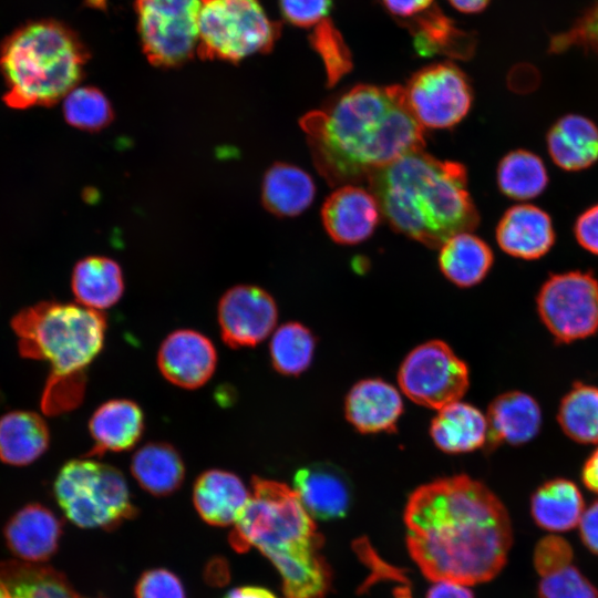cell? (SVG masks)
Listing matches in <instances>:
<instances>
[{
  "instance_id": "1",
  "label": "cell",
  "mask_w": 598,
  "mask_h": 598,
  "mask_svg": "<svg viewBox=\"0 0 598 598\" xmlns=\"http://www.w3.org/2000/svg\"><path fill=\"white\" fill-rule=\"evenodd\" d=\"M404 524L409 553L433 581H488L506 564L513 543L506 507L485 484L464 474L414 489Z\"/></svg>"
},
{
  "instance_id": "2",
  "label": "cell",
  "mask_w": 598,
  "mask_h": 598,
  "mask_svg": "<svg viewBox=\"0 0 598 598\" xmlns=\"http://www.w3.org/2000/svg\"><path fill=\"white\" fill-rule=\"evenodd\" d=\"M300 125L316 167L331 185L367 182L375 171L424 146L423 128L400 85H355L307 113Z\"/></svg>"
},
{
  "instance_id": "3",
  "label": "cell",
  "mask_w": 598,
  "mask_h": 598,
  "mask_svg": "<svg viewBox=\"0 0 598 598\" xmlns=\"http://www.w3.org/2000/svg\"><path fill=\"white\" fill-rule=\"evenodd\" d=\"M367 182L390 226L431 248L478 225L460 163L417 150L375 171Z\"/></svg>"
},
{
  "instance_id": "4",
  "label": "cell",
  "mask_w": 598,
  "mask_h": 598,
  "mask_svg": "<svg viewBox=\"0 0 598 598\" xmlns=\"http://www.w3.org/2000/svg\"><path fill=\"white\" fill-rule=\"evenodd\" d=\"M12 328L21 355L50 365L42 411L55 415L74 409L83 398L84 371L103 348L105 316L81 305L49 301L21 310Z\"/></svg>"
},
{
  "instance_id": "5",
  "label": "cell",
  "mask_w": 598,
  "mask_h": 598,
  "mask_svg": "<svg viewBox=\"0 0 598 598\" xmlns=\"http://www.w3.org/2000/svg\"><path fill=\"white\" fill-rule=\"evenodd\" d=\"M86 50L60 22L39 20L13 31L0 48L3 100L17 110L63 100L82 78Z\"/></svg>"
},
{
  "instance_id": "6",
  "label": "cell",
  "mask_w": 598,
  "mask_h": 598,
  "mask_svg": "<svg viewBox=\"0 0 598 598\" xmlns=\"http://www.w3.org/2000/svg\"><path fill=\"white\" fill-rule=\"evenodd\" d=\"M229 543L238 553L256 547L269 559L323 547V536L295 489L254 476L249 501L234 524Z\"/></svg>"
},
{
  "instance_id": "7",
  "label": "cell",
  "mask_w": 598,
  "mask_h": 598,
  "mask_svg": "<svg viewBox=\"0 0 598 598\" xmlns=\"http://www.w3.org/2000/svg\"><path fill=\"white\" fill-rule=\"evenodd\" d=\"M54 494L65 516L82 528H112L136 513L123 474L94 460L65 463Z\"/></svg>"
},
{
  "instance_id": "8",
  "label": "cell",
  "mask_w": 598,
  "mask_h": 598,
  "mask_svg": "<svg viewBox=\"0 0 598 598\" xmlns=\"http://www.w3.org/2000/svg\"><path fill=\"white\" fill-rule=\"evenodd\" d=\"M279 32L258 0H203L197 49L205 58L237 62L269 51Z\"/></svg>"
},
{
  "instance_id": "9",
  "label": "cell",
  "mask_w": 598,
  "mask_h": 598,
  "mask_svg": "<svg viewBox=\"0 0 598 598\" xmlns=\"http://www.w3.org/2000/svg\"><path fill=\"white\" fill-rule=\"evenodd\" d=\"M536 308L556 341L586 339L598 331V279L591 271L553 274L538 290Z\"/></svg>"
},
{
  "instance_id": "10",
  "label": "cell",
  "mask_w": 598,
  "mask_h": 598,
  "mask_svg": "<svg viewBox=\"0 0 598 598\" xmlns=\"http://www.w3.org/2000/svg\"><path fill=\"white\" fill-rule=\"evenodd\" d=\"M203 0H135L137 30L146 58L157 66H174L198 48Z\"/></svg>"
},
{
  "instance_id": "11",
  "label": "cell",
  "mask_w": 598,
  "mask_h": 598,
  "mask_svg": "<svg viewBox=\"0 0 598 598\" xmlns=\"http://www.w3.org/2000/svg\"><path fill=\"white\" fill-rule=\"evenodd\" d=\"M398 382L414 403L440 410L463 398L470 385V372L447 343L431 340L404 358Z\"/></svg>"
},
{
  "instance_id": "12",
  "label": "cell",
  "mask_w": 598,
  "mask_h": 598,
  "mask_svg": "<svg viewBox=\"0 0 598 598\" xmlns=\"http://www.w3.org/2000/svg\"><path fill=\"white\" fill-rule=\"evenodd\" d=\"M406 105L422 128H450L470 112L473 94L466 75L451 62L427 65L409 80Z\"/></svg>"
},
{
  "instance_id": "13",
  "label": "cell",
  "mask_w": 598,
  "mask_h": 598,
  "mask_svg": "<svg viewBox=\"0 0 598 598\" xmlns=\"http://www.w3.org/2000/svg\"><path fill=\"white\" fill-rule=\"evenodd\" d=\"M217 317L224 342L237 349L264 341L276 327L278 310L267 291L241 285L224 293Z\"/></svg>"
},
{
  "instance_id": "14",
  "label": "cell",
  "mask_w": 598,
  "mask_h": 598,
  "mask_svg": "<svg viewBox=\"0 0 598 598\" xmlns=\"http://www.w3.org/2000/svg\"><path fill=\"white\" fill-rule=\"evenodd\" d=\"M381 216L374 195L358 184L339 186L321 208V219L327 234L341 245H355L368 239Z\"/></svg>"
},
{
  "instance_id": "15",
  "label": "cell",
  "mask_w": 598,
  "mask_h": 598,
  "mask_svg": "<svg viewBox=\"0 0 598 598\" xmlns=\"http://www.w3.org/2000/svg\"><path fill=\"white\" fill-rule=\"evenodd\" d=\"M216 363L213 342L190 329L169 333L157 353V364L164 378L189 390L204 385L214 374Z\"/></svg>"
},
{
  "instance_id": "16",
  "label": "cell",
  "mask_w": 598,
  "mask_h": 598,
  "mask_svg": "<svg viewBox=\"0 0 598 598\" xmlns=\"http://www.w3.org/2000/svg\"><path fill=\"white\" fill-rule=\"evenodd\" d=\"M495 234L504 252L524 260L545 256L556 239L550 216L532 204L508 208L501 217Z\"/></svg>"
},
{
  "instance_id": "17",
  "label": "cell",
  "mask_w": 598,
  "mask_h": 598,
  "mask_svg": "<svg viewBox=\"0 0 598 598\" xmlns=\"http://www.w3.org/2000/svg\"><path fill=\"white\" fill-rule=\"evenodd\" d=\"M344 411L349 423L361 433L392 432L403 412V401L392 384L364 379L349 391Z\"/></svg>"
},
{
  "instance_id": "18",
  "label": "cell",
  "mask_w": 598,
  "mask_h": 598,
  "mask_svg": "<svg viewBox=\"0 0 598 598\" xmlns=\"http://www.w3.org/2000/svg\"><path fill=\"white\" fill-rule=\"evenodd\" d=\"M293 489L312 518H340L350 507V483L341 470L331 464L316 463L298 470Z\"/></svg>"
},
{
  "instance_id": "19",
  "label": "cell",
  "mask_w": 598,
  "mask_h": 598,
  "mask_svg": "<svg viewBox=\"0 0 598 598\" xmlns=\"http://www.w3.org/2000/svg\"><path fill=\"white\" fill-rule=\"evenodd\" d=\"M489 446L501 443L523 445L538 434L542 410L537 401L522 391H509L495 398L487 414Z\"/></svg>"
},
{
  "instance_id": "20",
  "label": "cell",
  "mask_w": 598,
  "mask_h": 598,
  "mask_svg": "<svg viewBox=\"0 0 598 598\" xmlns=\"http://www.w3.org/2000/svg\"><path fill=\"white\" fill-rule=\"evenodd\" d=\"M250 493L234 473L208 470L194 485L193 501L199 516L214 526L235 524L246 507Z\"/></svg>"
},
{
  "instance_id": "21",
  "label": "cell",
  "mask_w": 598,
  "mask_h": 598,
  "mask_svg": "<svg viewBox=\"0 0 598 598\" xmlns=\"http://www.w3.org/2000/svg\"><path fill=\"white\" fill-rule=\"evenodd\" d=\"M10 549L29 563L43 561L54 554L61 535V523L42 505L32 504L19 511L7 524Z\"/></svg>"
},
{
  "instance_id": "22",
  "label": "cell",
  "mask_w": 598,
  "mask_h": 598,
  "mask_svg": "<svg viewBox=\"0 0 598 598\" xmlns=\"http://www.w3.org/2000/svg\"><path fill=\"white\" fill-rule=\"evenodd\" d=\"M546 145L558 167L567 172L582 171L598 159V128L586 116L567 114L548 130Z\"/></svg>"
},
{
  "instance_id": "23",
  "label": "cell",
  "mask_w": 598,
  "mask_h": 598,
  "mask_svg": "<svg viewBox=\"0 0 598 598\" xmlns=\"http://www.w3.org/2000/svg\"><path fill=\"white\" fill-rule=\"evenodd\" d=\"M89 430L94 442L90 455L126 451L133 447L143 434V411L131 400L107 401L93 413Z\"/></svg>"
},
{
  "instance_id": "24",
  "label": "cell",
  "mask_w": 598,
  "mask_h": 598,
  "mask_svg": "<svg viewBox=\"0 0 598 598\" xmlns=\"http://www.w3.org/2000/svg\"><path fill=\"white\" fill-rule=\"evenodd\" d=\"M415 51L421 56L471 58L475 39L436 7L405 20Z\"/></svg>"
},
{
  "instance_id": "25",
  "label": "cell",
  "mask_w": 598,
  "mask_h": 598,
  "mask_svg": "<svg viewBox=\"0 0 598 598\" xmlns=\"http://www.w3.org/2000/svg\"><path fill=\"white\" fill-rule=\"evenodd\" d=\"M430 434L434 444L445 453L472 452L487 442V419L477 408L456 401L437 410Z\"/></svg>"
},
{
  "instance_id": "26",
  "label": "cell",
  "mask_w": 598,
  "mask_h": 598,
  "mask_svg": "<svg viewBox=\"0 0 598 598\" xmlns=\"http://www.w3.org/2000/svg\"><path fill=\"white\" fill-rule=\"evenodd\" d=\"M493 262L491 247L472 231L455 234L440 246L441 271L462 288L480 283L489 272Z\"/></svg>"
},
{
  "instance_id": "27",
  "label": "cell",
  "mask_w": 598,
  "mask_h": 598,
  "mask_svg": "<svg viewBox=\"0 0 598 598\" xmlns=\"http://www.w3.org/2000/svg\"><path fill=\"white\" fill-rule=\"evenodd\" d=\"M71 286L79 305L101 311L121 299L124 291L123 274L114 260L91 256L75 265Z\"/></svg>"
},
{
  "instance_id": "28",
  "label": "cell",
  "mask_w": 598,
  "mask_h": 598,
  "mask_svg": "<svg viewBox=\"0 0 598 598\" xmlns=\"http://www.w3.org/2000/svg\"><path fill=\"white\" fill-rule=\"evenodd\" d=\"M585 503L578 486L566 478L542 484L530 498L534 522L549 532H567L580 522Z\"/></svg>"
},
{
  "instance_id": "29",
  "label": "cell",
  "mask_w": 598,
  "mask_h": 598,
  "mask_svg": "<svg viewBox=\"0 0 598 598\" xmlns=\"http://www.w3.org/2000/svg\"><path fill=\"white\" fill-rule=\"evenodd\" d=\"M316 184L298 166L277 163L266 173L261 198L264 206L279 217H293L305 212L313 202Z\"/></svg>"
},
{
  "instance_id": "30",
  "label": "cell",
  "mask_w": 598,
  "mask_h": 598,
  "mask_svg": "<svg viewBox=\"0 0 598 598\" xmlns=\"http://www.w3.org/2000/svg\"><path fill=\"white\" fill-rule=\"evenodd\" d=\"M49 430L34 412L14 411L0 417V460L10 465H28L48 448Z\"/></svg>"
},
{
  "instance_id": "31",
  "label": "cell",
  "mask_w": 598,
  "mask_h": 598,
  "mask_svg": "<svg viewBox=\"0 0 598 598\" xmlns=\"http://www.w3.org/2000/svg\"><path fill=\"white\" fill-rule=\"evenodd\" d=\"M131 472L146 492L165 496L182 485L185 466L175 447L163 442H152L134 453Z\"/></svg>"
},
{
  "instance_id": "32",
  "label": "cell",
  "mask_w": 598,
  "mask_h": 598,
  "mask_svg": "<svg viewBox=\"0 0 598 598\" xmlns=\"http://www.w3.org/2000/svg\"><path fill=\"white\" fill-rule=\"evenodd\" d=\"M499 190L507 197L528 200L539 196L548 185V173L542 158L526 150L507 153L496 171Z\"/></svg>"
},
{
  "instance_id": "33",
  "label": "cell",
  "mask_w": 598,
  "mask_h": 598,
  "mask_svg": "<svg viewBox=\"0 0 598 598\" xmlns=\"http://www.w3.org/2000/svg\"><path fill=\"white\" fill-rule=\"evenodd\" d=\"M0 579L12 598H79L60 573L37 564L1 563Z\"/></svg>"
},
{
  "instance_id": "34",
  "label": "cell",
  "mask_w": 598,
  "mask_h": 598,
  "mask_svg": "<svg viewBox=\"0 0 598 598\" xmlns=\"http://www.w3.org/2000/svg\"><path fill=\"white\" fill-rule=\"evenodd\" d=\"M557 420L573 441L598 443V388L581 382L574 384L561 399Z\"/></svg>"
},
{
  "instance_id": "35",
  "label": "cell",
  "mask_w": 598,
  "mask_h": 598,
  "mask_svg": "<svg viewBox=\"0 0 598 598\" xmlns=\"http://www.w3.org/2000/svg\"><path fill=\"white\" fill-rule=\"evenodd\" d=\"M316 340L299 322H287L274 332L269 349L272 367L283 375H299L313 358Z\"/></svg>"
},
{
  "instance_id": "36",
  "label": "cell",
  "mask_w": 598,
  "mask_h": 598,
  "mask_svg": "<svg viewBox=\"0 0 598 598\" xmlns=\"http://www.w3.org/2000/svg\"><path fill=\"white\" fill-rule=\"evenodd\" d=\"M63 114L70 125L84 131L101 130L113 117L107 97L92 86H76L69 92L63 99Z\"/></svg>"
},
{
  "instance_id": "37",
  "label": "cell",
  "mask_w": 598,
  "mask_h": 598,
  "mask_svg": "<svg viewBox=\"0 0 598 598\" xmlns=\"http://www.w3.org/2000/svg\"><path fill=\"white\" fill-rule=\"evenodd\" d=\"M310 43L323 63L329 86L337 84L351 71L350 49L328 18L315 27L310 34Z\"/></svg>"
},
{
  "instance_id": "38",
  "label": "cell",
  "mask_w": 598,
  "mask_h": 598,
  "mask_svg": "<svg viewBox=\"0 0 598 598\" xmlns=\"http://www.w3.org/2000/svg\"><path fill=\"white\" fill-rule=\"evenodd\" d=\"M537 598H598L597 588L574 566L543 577Z\"/></svg>"
},
{
  "instance_id": "39",
  "label": "cell",
  "mask_w": 598,
  "mask_h": 598,
  "mask_svg": "<svg viewBox=\"0 0 598 598\" xmlns=\"http://www.w3.org/2000/svg\"><path fill=\"white\" fill-rule=\"evenodd\" d=\"M573 560V548L563 537L549 535L542 538L534 551V566L542 576L555 574L568 566Z\"/></svg>"
},
{
  "instance_id": "40",
  "label": "cell",
  "mask_w": 598,
  "mask_h": 598,
  "mask_svg": "<svg viewBox=\"0 0 598 598\" xmlns=\"http://www.w3.org/2000/svg\"><path fill=\"white\" fill-rule=\"evenodd\" d=\"M136 598H186L179 578L167 569L145 571L135 588Z\"/></svg>"
},
{
  "instance_id": "41",
  "label": "cell",
  "mask_w": 598,
  "mask_h": 598,
  "mask_svg": "<svg viewBox=\"0 0 598 598\" xmlns=\"http://www.w3.org/2000/svg\"><path fill=\"white\" fill-rule=\"evenodd\" d=\"M571 45H581L598 52V6L580 18L571 30L553 39L550 49L557 52Z\"/></svg>"
},
{
  "instance_id": "42",
  "label": "cell",
  "mask_w": 598,
  "mask_h": 598,
  "mask_svg": "<svg viewBox=\"0 0 598 598\" xmlns=\"http://www.w3.org/2000/svg\"><path fill=\"white\" fill-rule=\"evenodd\" d=\"M332 0H279L283 18L302 28L317 25L330 11Z\"/></svg>"
},
{
  "instance_id": "43",
  "label": "cell",
  "mask_w": 598,
  "mask_h": 598,
  "mask_svg": "<svg viewBox=\"0 0 598 598\" xmlns=\"http://www.w3.org/2000/svg\"><path fill=\"white\" fill-rule=\"evenodd\" d=\"M574 235L584 249L598 256V204L588 207L577 217Z\"/></svg>"
},
{
  "instance_id": "44",
  "label": "cell",
  "mask_w": 598,
  "mask_h": 598,
  "mask_svg": "<svg viewBox=\"0 0 598 598\" xmlns=\"http://www.w3.org/2000/svg\"><path fill=\"white\" fill-rule=\"evenodd\" d=\"M579 532L584 545L598 555V499L585 508L579 522Z\"/></svg>"
},
{
  "instance_id": "45",
  "label": "cell",
  "mask_w": 598,
  "mask_h": 598,
  "mask_svg": "<svg viewBox=\"0 0 598 598\" xmlns=\"http://www.w3.org/2000/svg\"><path fill=\"white\" fill-rule=\"evenodd\" d=\"M393 16L408 20L430 9L434 0H381Z\"/></svg>"
},
{
  "instance_id": "46",
  "label": "cell",
  "mask_w": 598,
  "mask_h": 598,
  "mask_svg": "<svg viewBox=\"0 0 598 598\" xmlns=\"http://www.w3.org/2000/svg\"><path fill=\"white\" fill-rule=\"evenodd\" d=\"M426 598H474L466 585L439 580L429 589Z\"/></svg>"
},
{
  "instance_id": "47",
  "label": "cell",
  "mask_w": 598,
  "mask_h": 598,
  "mask_svg": "<svg viewBox=\"0 0 598 598\" xmlns=\"http://www.w3.org/2000/svg\"><path fill=\"white\" fill-rule=\"evenodd\" d=\"M584 485L598 494V447L588 456L581 468Z\"/></svg>"
},
{
  "instance_id": "48",
  "label": "cell",
  "mask_w": 598,
  "mask_h": 598,
  "mask_svg": "<svg viewBox=\"0 0 598 598\" xmlns=\"http://www.w3.org/2000/svg\"><path fill=\"white\" fill-rule=\"evenodd\" d=\"M224 598H277L262 587L245 586L230 590Z\"/></svg>"
},
{
  "instance_id": "49",
  "label": "cell",
  "mask_w": 598,
  "mask_h": 598,
  "mask_svg": "<svg viewBox=\"0 0 598 598\" xmlns=\"http://www.w3.org/2000/svg\"><path fill=\"white\" fill-rule=\"evenodd\" d=\"M456 10L464 13H476L485 9L489 0H447Z\"/></svg>"
},
{
  "instance_id": "50",
  "label": "cell",
  "mask_w": 598,
  "mask_h": 598,
  "mask_svg": "<svg viewBox=\"0 0 598 598\" xmlns=\"http://www.w3.org/2000/svg\"><path fill=\"white\" fill-rule=\"evenodd\" d=\"M0 598H12L7 585L0 579Z\"/></svg>"
}]
</instances>
